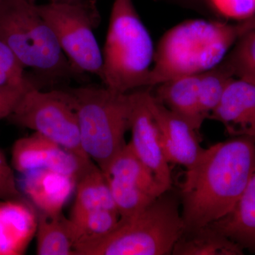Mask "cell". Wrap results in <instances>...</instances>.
<instances>
[{"label":"cell","mask_w":255,"mask_h":255,"mask_svg":"<svg viewBox=\"0 0 255 255\" xmlns=\"http://www.w3.org/2000/svg\"><path fill=\"white\" fill-rule=\"evenodd\" d=\"M255 172V137H233L204 149L187 169L181 189L186 231L229 214Z\"/></svg>","instance_id":"obj_1"},{"label":"cell","mask_w":255,"mask_h":255,"mask_svg":"<svg viewBox=\"0 0 255 255\" xmlns=\"http://www.w3.org/2000/svg\"><path fill=\"white\" fill-rule=\"evenodd\" d=\"M255 27V16L236 24L223 20L191 19L174 26L164 33L155 50L147 86L211 70Z\"/></svg>","instance_id":"obj_2"},{"label":"cell","mask_w":255,"mask_h":255,"mask_svg":"<svg viewBox=\"0 0 255 255\" xmlns=\"http://www.w3.org/2000/svg\"><path fill=\"white\" fill-rule=\"evenodd\" d=\"M65 90L78 114L82 149L106 173L127 144L125 135L130 128L133 91L120 93L92 86Z\"/></svg>","instance_id":"obj_3"},{"label":"cell","mask_w":255,"mask_h":255,"mask_svg":"<svg viewBox=\"0 0 255 255\" xmlns=\"http://www.w3.org/2000/svg\"><path fill=\"white\" fill-rule=\"evenodd\" d=\"M155 49L132 0H114L103 51L102 81L128 93L148 87Z\"/></svg>","instance_id":"obj_4"},{"label":"cell","mask_w":255,"mask_h":255,"mask_svg":"<svg viewBox=\"0 0 255 255\" xmlns=\"http://www.w3.org/2000/svg\"><path fill=\"white\" fill-rule=\"evenodd\" d=\"M170 190V189H169ZM167 191L136 216L119 220L117 227L75 255H167L186 231L179 200Z\"/></svg>","instance_id":"obj_5"},{"label":"cell","mask_w":255,"mask_h":255,"mask_svg":"<svg viewBox=\"0 0 255 255\" xmlns=\"http://www.w3.org/2000/svg\"><path fill=\"white\" fill-rule=\"evenodd\" d=\"M0 39L24 68H33L50 81L80 75L31 0H0Z\"/></svg>","instance_id":"obj_6"},{"label":"cell","mask_w":255,"mask_h":255,"mask_svg":"<svg viewBox=\"0 0 255 255\" xmlns=\"http://www.w3.org/2000/svg\"><path fill=\"white\" fill-rule=\"evenodd\" d=\"M36 6L75 71L102 78L103 54L93 32L100 20L97 4L50 1Z\"/></svg>","instance_id":"obj_7"},{"label":"cell","mask_w":255,"mask_h":255,"mask_svg":"<svg viewBox=\"0 0 255 255\" xmlns=\"http://www.w3.org/2000/svg\"><path fill=\"white\" fill-rule=\"evenodd\" d=\"M7 119L41 134L82 158L91 159L82 149L78 114L66 90L41 92L33 85L23 94Z\"/></svg>","instance_id":"obj_8"},{"label":"cell","mask_w":255,"mask_h":255,"mask_svg":"<svg viewBox=\"0 0 255 255\" xmlns=\"http://www.w3.org/2000/svg\"><path fill=\"white\" fill-rule=\"evenodd\" d=\"M14 169L24 174L36 169H46L65 174L77 182L95 164L83 159L35 132L15 142L12 148Z\"/></svg>","instance_id":"obj_9"},{"label":"cell","mask_w":255,"mask_h":255,"mask_svg":"<svg viewBox=\"0 0 255 255\" xmlns=\"http://www.w3.org/2000/svg\"><path fill=\"white\" fill-rule=\"evenodd\" d=\"M146 104L157 124L159 144L167 162L190 168L204 150L199 131L159 102L151 87L146 93Z\"/></svg>","instance_id":"obj_10"},{"label":"cell","mask_w":255,"mask_h":255,"mask_svg":"<svg viewBox=\"0 0 255 255\" xmlns=\"http://www.w3.org/2000/svg\"><path fill=\"white\" fill-rule=\"evenodd\" d=\"M148 87L134 90L130 143L139 159L150 169L156 179L167 189H172V172L159 141V132L146 104Z\"/></svg>","instance_id":"obj_11"},{"label":"cell","mask_w":255,"mask_h":255,"mask_svg":"<svg viewBox=\"0 0 255 255\" xmlns=\"http://www.w3.org/2000/svg\"><path fill=\"white\" fill-rule=\"evenodd\" d=\"M209 119L222 124L231 136L255 138V84L233 78Z\"/></svg>","instance_id":"obj_12"},{"label":"cell","mask_w":255,"mask_h":255,"mask_svg":"<svg viewBox=\"0 0 255 255\" xmlns=\"http://www.w3.org/2000/svg\"><path fill=\"white\" fill-rule=\"evenodd\" d=\"M36 208L23 199L0 202V255H21L36 235Z\"/></svg>","instance_id":"obj_13"},{"label":"cell","mask_w":255,"mask_h":255,"mask_svg":"<svg viewBox=\"0 0 255 255\" xmlns=\"http://www.w3.org/2000/svg\"><path fill=\"white\" fill-rule=\"evenodd\" d=\"M23 175L26 195L37 211L50 216L62 213L77 185L74 178L49 169H36Z\"/></svg>","instance_id":"obj_14"},{"label":"cell","mask_w":255,"mask_h":255,"mask_svg":"<svg viewBox=\"0 0 255 255\" xmlns=\"http://www.w3.org/2000/svg\"><path fill=\"white\" fill-rule=\"evenodd\" d=\"M201 74L184 75L157 85L154 97L184 119L196 131L205 120L199 104Z\"/></svg>","instance_id":"obj_15"},{"label":"cell","mask_w":255,"mask_h":255,"mask_svg":"<svg viewBox=\"0 0 255 255\" xmlns=\"http://www.w3.org/2000/svg\"><path fill=\"white\" fill-rule=\"evenodd\" d=\"M209 226L255 253V172L232 211Z\"/></svg>","instance_id":"obj_16"},{"label":"cell","mask_w":255,"mask_h":255,"mask_svg":"<svg viewBox=\"0 0 255 255\" xmlns=\"http://www.w3.org/2000/svg\"><path fill=\"white\" fill-rule=\"evenodd\" d=\"M100 209L118 212L107 175L94 164L77 182L76 196L70 219L75 221Z\"/></svg>","instance_id":"obj_17"},{"label":"cell","mask_w":255,"mask_h":255,"mask_svg":"<svg viewBox=\"0 0 255 255\" xmlns=\"http://www.w3.org/2000/svg\"><path fill=\"white\" fill-rule=\"evenodd\" d=\"M243 249L211 226L185 231L174 247V255H241Z\"/></svg>","instance_id":"obj_18"},{"label":"cell","mask_w":255,"mask_h":255,"mask_svg":"<svg viewBox=\"0 0 255 255\" xmlns=\"http://www.w3.org/2000/svg\"><path fill=\"white\" fill-rule=\"evenodd\" d=\"M105 174L135 186L154 198L169 190L139 159L130 142L114 157Z\"/></svg>","instance_id":"obj_19"},{"label":"cell","mask_w":255,"mask_h":255,"mask_svg":"<svg viewBox=\"0 0 255 255\" xmlns=\"http://www.w3.org/2000/svg\"><path fill=\"white\" fill-rule=\"evenodd\" d=\"M36 254L75 255L73 224L62 213L48 215L37 211Z\"/></svg>","instance_id":"obj_20"},{"label":"cell","mask_w":255,"mask_h":255,"mask_svg":"<svg viewBox=\"0 0 255 255\" xmlns=\"http://www.w3.org/2000/svg\"><path fill=\"white\" fill-rule=\"evenodd\" d=\"M120 216L118 212L100 209L90 211L79 219L72 221L74 234V253L100 241L110 234L118 226Z\"/></svg>","instance_id":"obj_21"},{"label":"cell","mask_w":255,"mask_h":255,"mask_svg":"<svg viewBox=\"0 0 255 255\" xmlns=\"http://www.w3.org/2000/svg\"><path fill=\"white\" fill-rule=\"evenodd\" d=\"M106 175L121 219L136 216L157 199L135 186Z\"/></svg>","instance_id":"obj_22"},{"label":"cell","mask_w":255,"mask_h":255,"mask_svg":"<svg viewBox=\"0 0 255 255\" xmlns=\"http://www.w3.org/2000/svg\"><path fill=\"white\" fill-rule=\"evenodd\" d=\"M234 76L221 62L216 67L201 73L199 81V104L204 118L209 119L219 105L228 82Z\"/></svg>","instance_id":"obj_23"},{"label":"cell","mask_w":255,"mask_h":255,"mask_svg":"<svg viewBox=\"0 0 255 255\" xmlns=\"http://www.w3.org/2000/svg\"><path fill=\"white\" fill-rule=\"evenodd\" d=\"M222 63L233 76L255 84V27L236 42Z\"/></svg>","instance_id":"obj_24"},{"label":"cell","mask_w":255,"mask_h":255,"mask_svg":"<svg viewBox=\"0 0 255 255\" xmlns=\"http://www.w3.org/2000/svg\"><path fill=\"white\" fill-rule=\"evenodd\" d=\"M24 68L12 50L0 39V87L26 83L29 79L25 75Z\"/></svg>","instance_id":"obj_25"},{"label":"cell","mask_w":255,"mask_h":255,"mask_svg":"<svg viewBox=\"0 0 255 255\" xmlns=\"http://www.w3.org/2000/svg\"><path fill=\"white\" fill-rule=\"evenodd\" d=\"M216 14L222 18L244 20L255 16V0H209Z\"/></svg>","instance_id":"obj_26"},{"label":"cell","mask_w":255,"mask_h":255,"mask_svg":"<svg viewBox=\"0 0 255 255\" xmlns=\"http://www.w3.org/2000/svg\"><path fill=\"white\" fill-rule=\"evenodd\" d=\"M33 85V82L28 80L20 86L0 87V119L8 118L23 94Z\"/></svg>","instance_id":"obj_27"},{"label":"cell","mask_w":255,"mask_h":255,"mask_svg":"<svg viewBox=\"0 0 255 255\" xmlns=\"http://www.w3.org/2000/svg\"><path fill=\"white\" fill-rule=\"evenodd\" d=\"M0 199L20 200L22 199L16 187V181L11 167L0 150Z\"/></svg>","instance_id":"obj_28"},{"label":"cell","mask_w":255,"mask_h":255,"mask_svg":"<svg viewBox=\"0 0 255 255\" xmlns=\"http://www.w3.org/2000/svg\"><path fill=\"white\" fill-rule=\"evenodd\" d=\"M164 1L194 10L212 19L223 20L216 14V11L210 4L209 0H164Z\"/></svg>","instance_id":"obj_29"},{"label":"cell","mask_w":255,"mask_h":255,"mask_svg":"<svg viewBox=\"0 0 255 255\" xmlns=\"http://www.w3.org/2000/svg\"><path fill=\"white\" fill-rule=\"evenodd\" d=\"M98 0H70V1L73 2H80V3H91V4H97Z\"/></svg>","instance_id":"obj_30"},{"label":"cell","mask_w":255,"mask_h":255,"mask_svg":"<svg viewBox=\"0 0 255 255\" xmlns=\"http://www.w3.org/2000/svg\"><path fill=\"white\" fill-rule=\"evenodd\" d=\"M50 1H70V0H50Z\"/></svg>","instance_id":"obj_31"}]
</instances>
